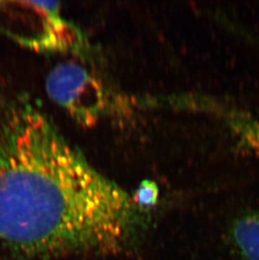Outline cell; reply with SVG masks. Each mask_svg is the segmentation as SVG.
<instances>
[{"mask_svg": "<svg viewBox=\"0 0 259 260\" xmlns=\"http://www.w3.org/2000/svg\"><path fill=\"white\" fill-rule=\"evenodd\" d=\"M28 98L0 120V242L27 258L115 250L134 203Z\"/></svg>", "mask_w": 259, "mask_h": 260, "instance_id": "6da1fadb", "label": "cell"}, {"mask_svg": "<svg viewBox=\"0 0 259 260\" xmlns=\"http://www.w3.org/2000/svg\"><path fill=\"white\" fill-rule=\"evenodd\" d=\"M47 93L83 124L95 121L104 106L98 82L78 64H60L47 77Z\"/></svg>", "mask_w": 259, "mask_h": 260, "instance_id": "7a4b0ae2", "label": "cell"}, {"mask_svg": "<svg viewBox=\"0 0 259 260\" xmlns=\"http://www.w3.org/2000/svg\"><path fill=\"white\" fill-rule=\"evenodd\" d=\"M231 236L242 259L259 260V211L237 216L232 224Z\"/></svg>", "mask_w": 259, "mask_h": 260, "instance_id": "3957f363", "label": "cell"}, {"mask_svg": "<svg viewBox=\"0 0 259 260\" xmlns=\"http://www.w3.org/2000/svg\"><path fill=\"white\" fill-rule=\"evenodd\" d=\"M158 189L154 182L143 181L135 194L134 202L143 206H151L156 203Z\"/></svg>", "mask_w": 259, "mask_h": 260, "instance_id": "277c9868", "label": "cell"}]
</instances>
